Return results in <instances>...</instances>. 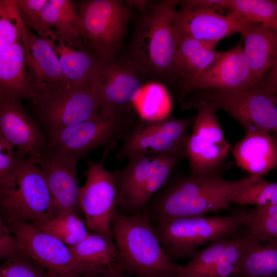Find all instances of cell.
Instances as JSON below:
<instances>
[{
    "instance_id": "5bb4252c",
    "label": "cell",
    "mask_w": 277,
    "mask_h": 277,
    "mask_svg": "<svg viewBox=\"0 0 277 277\" xmlns=\"http://www.w3.org/2000/svg\"><path fill=\"white\" fill-rule=\"evenodd\" d=\"M7 226L15 239L18 252L57 276L82 275L69 246L56 238L31 222H19Z\"/></svg>"
},
{
    "instance_id": "44dd1931",
    "label": "cell",
    "mask_w": 277,
    "mask_h": 277,
    "mask_svg": "<svg viewBox=\"0 0 277 277\" xmlns=\"http://www.w3.org/2000/svg\"><path fill=\"white\" fill-rule=\"evenodd\" d=\"M82 275L87 277H127L121 271L115 243L111 237L90 233L69 246Z\"/></svg>"
},
{
    "instance_id": "cb8c5ba5",
    "label": "cell",
    "mask_w": 277,
    "mask_h": 277,
    "mask_svg": "<svg viewBox=\"0 0 277 277\" xmlns=\"http://www.w3.org/2000/svg\"><path fill=\"white\" fill-rule=\"evenodd\" d=\"M25 31L16 41L0 48L1 98L18 102L32 100L27 81Z\"/></svg>"
},
{
    "instance_id": "d6a6232c",
    "label": "cell",
    "mask_w": 277,
    "mask_h": 277,
    "mask_svg": "<svg viewBox=\"0 0 277 277\" xmlns=\"http://www.w3.org/2000/svg\"><path fill=\"white\" fill-rule=\"evenodd\" d=\"M184 109L197 110L193 125L192 133L202 139L220 145L229 144L224 137L213 106L201 102L187 101L182 102Z\"/></svg>"
},
{
    "instance_id": "4fadbf2b",
    "label": "cell",
    "mask_w": 277,
    "mask_h": 277,
    "mask_svg": "<svg viewBox=\"0 0 277 277\" xmlns=\"http://www.w3.org/2000/svg\"><path fill=\"white\" fill-rule=\"evenodd\" d=\"M180 4L173 18L176 36H188L216 46L222 39L236 33L243 35L255 24L232 12L222 14L196 0L180 1Z\"/></svg>"
},
{
    "instance_id": "f35d334b",
    "label": "cell",
    "mask_w": 277,
    "mask_h": 277,
    "mask_svg": "<svg viewBox=\"0 0 277 277\" xmlns=\"http://www.w3.org/2000/svg\"><path fill=\"white\" fill-rule=\"evenodd\" d=\"M14 147L0 135V183L10 175L16 163Z\"/></svg>"
},
{
    "instance_id": "e0dca14e",
    "label": "cell",
    "mask_w": 277,
    "mask_h": 277,
    "mask_svg": "<svg viewBox=\"0 0 277 277\" xmlns=\"http://www.w3.org/2000/svg\"><path fill=\"white\" fill-rule=\"evenodd\" d=\"M244 37L221 55L203 72L180 83V101L190 92L211 89L223 92L254 90L250 72L244 53Z\"/></svg>"
},
{
    "instance_id": "7c38bea8",
    "label": "cell",
    "mask_w": 277,
    "mask_h": 277,
    "mask_svg": "<svg viewBox=\"0 0 277 277\" xmlns=\"http://www.w3.org/2000/svg\"><path fill=\"white\" fill-rule=\"evenodd\" d=\"M35 113L48 141L63 129L97 116L102 104L92 88L71 87L35 103Z\"/></svg>"
},
{
    "instance_id": "d6986e66",
    "label": "cell",
    "mask_w": 277,
    "mask_h": 277,
    "mask_svg": "<svg viewBox=\"0 0 277 277\" xmlns=\"http://www.w3.org/2000/svg\"><path fill=\"white\" fill-rule=\"evenodd\" d=\"M41 38L56 54L71 86L91 88V75L101 60L87 47L81 37H64L50 30Z\"/></svg>"
},
{
    "instance_id": "ffe728a7",
    "label": "cell",
    "mask_w": 277,
    "mask_h": 277,
    "mask_svg": "<svg viewBox=\"0 0 277 277\" xmlns=\"http://www.w3.org/2000/svg\"><path fill=\"white\" fill-rule=\"evenodd\" d=\"M77 162L61 157L42 155L38 162L50 192L53 206L61 212H80L79 186L76 168Z\"/></svg>"
},
{
    "instance_id": "5b68a950",
    "label": "cell",
    "mask_w": 277,
    "mask_h": 277,
    "mask_svg": "<svg viewBox=\"0 0 277 277\" xmlns=\"http://www.w3.org/2000/svg\"><path fill=\"white\" fill-rule=\"evenodd\" d=\"M250 213L241 210L223 216L176 217L153 226L167 254L174 261L191 258L196 249L206 243L237 237Z\"/></svg>"
},
{
    "instance_id": "f1b7e54d",
    "label": "cell",
    "mask_w": 277,
    "mask_h": 277,
    "mask_svg": "<svg viewBox=\"0 0 277 277\" xmlns=\"http://www.w3.org/2000/svg\"><path fill=\"white\" fill-rule=\"evenodd\" d=\"M217 11L228 10L247 21L277 30V0H204Z\"/></svg>"
},
{
    "instance_id": "f546056e",
    "label": "cell",
    "mask_w": 277,
    "mask_h": 277,
    "mask_svg": "<svg viewBox=\"0 0 277 277\" xmlns=\"http://www.w3.org/2000/svg\"><path fill=\"white\" fill-rule=\"evenodd\" d=\"M138 117L154 121L169 116L172 109L170 96L162 84L151 82L144 84L133 103Z\"/></svg>"
},
{
    "instance_id": "7402d4cb",
    "label": "cell",
    "mask_w": 277,
    "mask_h": 277,
    "mask_svg": "<svg viewBox=\"0 0 277 277\" xmlns=\"http://www.w3.org/2000/svg\"><path fill=\"white\" fill-rule=\"evenodd\" d=\"M243 36L252 87L259 90L263 79L277 62V30L255 24Z\"/></svg>"
},
{
    "instance_id": "6da1fadb",
    "label": "cell",
    "mask_w": 277,
    "mask_h": 277,
    "mask_svg": "<svg viewBox=\"0 0 277 277\" xmlns=\"http://www.w3.org/2000/svg\"><path fill=\"white\" fill-rule=\"evenodd\" d=\"M261 177L250 175L235 180L223 178L219 170L170 178L146 208L153 225L176 217L205 216L226 209L237 193Z\"/></svg>"
},
{
    "instance_id": "ab89813d",
    "label": "cell",
    "mask_w": 277,
    "mask_h": 277,
    "mask_svg": "<svg viewBox=\"0 0 277 277\" xmlns=\"http://www.w3.org/2000/svg\"><path fill=\"white\" fill-rule=\"evenodd\" d=\"M18 253L13 234L8 227L0 220V259L6 260Z\"/></svg>"
},
{
    "instance_id": "2e32d148",
    "label": "cell",
    "mask_w": 277,
    "mask_h": 277,
    "mask_svg": "<svg viewBox=\"0 0 277 277\" xmlns=\"http://www.w3.org/2000/svg\"><path fill=\"white\" fill-rule=\"evenodd\" d=\"M23 41L33 104L71 87L56 54L44 39L26 27Z\"/></svg>"
},
{
    "instance_id": "83f0119b",
    "label": "cell",
    "mask_w": 277,
    "mask_h": 277,
    "mask_svg": "<svg viewBox=\"0 0 277 277\" xmlns=\"http://www.w3.org/2000/svg\"><path fill=\"white\" fill-rule=\"evenodd\" d=\"M231 150L230 144L224 146L215 144L191 133L186 142L184 152L191 174L201 175L218 170Z\"/></svg>"
},
{
    "instance_id": "1f68e13d",
    "label": "cell",
    "mask_w": 277,
    "mask_h": 277,
    "mask_svg": "<svg viewBox=\"0 0 277 277\" xmlns=\"http://www.w3.org/2000/svg\"><path fill=\"white\" fill-rule=\"evenodd\" d=\"M232 239L223 238L197 250L185 265H178L177 277H214L219 259Z\"/></svg>"
},
{
    "instance_id": "e575fe53",
    "label": "cell",
    "mask_w": 277,
    "mask_h": 277,
    "mask_svg": "<svg viewBox=\"0 0 277 277\" xmlns=\"http://www.w3.org/2000/svg\"><path fill=\"white\" fill-rule=\"evenodd\" d=\"M25 28L17 6V0H1L0 48L18 39Z\"/></svg>"
},
{
    "instance_id": "8fae6325",
    "label": "cell",
    "mask_w": 277,
    "mask_h": 277,
    "mask_svg": "<svg viewBox=\"0 0 277 277\" xmlns=\"http://www.w3.org/2000/svg\"><path fill=\"white\" fill-rule=\"evenodd\" d=\"M185 99L203 102L226 111L246 133L261 130L277 133L276 105L260 90L223 92L197 89L190 92Z\"/></svg>"
},
{
    "instance_id": "d590c367",
    "label": "cell",
    "mask_w": 277,
    "mask_h": 277,
    "mask_svg": "<svg viewBox=\"0 0 277 277\" xmlns=\"http://www.w3.org/2000/svg\"><path fill=\"white\" fill-rule=\"evenodd\" d=\"M231 202L257 207L277 205V182L265 181L261 177L241 189Z\"/></svg>"
},
{
    "instance_id": "836d02e7",
    "label": "cell",
    "mask_w": 277,
    "mask_h": 277,
    "mask_svg": "<svg viewBox=\"0 0 277 277\" xmlns=\"http://www.w3.org/2000/svg\"><path fill=\"white\" fill-rule=\"evenodd\" d=\"M243 226L245 232L257 240L277 244V205L259 206L251 210L249 219Z\"/></svg>"
},
{
    "instance_id": "30bf717a",
    "label": "cell",
    "mask_w": 277,
    "mask_h": 277,
    "mask_svg": "<svg viewBox=\"0 0 277 277\" xmlns=\"http://www.w3.org/2000/svg\"><path fill=\"white\" fill-rule=\"evenodd\" d=\"M117 144L104 147L98 161L87 160L86 181L81 187L80 205L90 232L111 237V224L117 209V191L113 172L104 167V162Z\"/></svg>"
},
{
    "instance_id": "60d3db41",
    "label": "cell",
    "mask_w": 277,
    "mask_h": 277,
    "mask_svg": "<svg viewBox=\"0 0 277 277\" xmlns=\"http://www.w3.org/2000/svg\"><path fill=\"white\" fill-rule=\"evenodd\" d=\"M259 90L277 105V62L263 79Z\"/></svg>"
},
{
    "instance_id": "d4e9b609",
    "label": "cell",
    "mask_w": 277,
    "mask_h": 277,
    "mask_svg": "<svg viewBox=\"0 0 277 277\" xmlns=\"http://www.w3.org/2000/svg\"><path fill=\"white\" fill-rule=\"evenodd\" d=\"M173 75L180 83L191 80L206 70L221 54L215 46L188 36H176Z\"/></svg>"
},
{
    "instance_id": "9c48e42d",
    "label": "cell",
    "mask_w": 277,
    "mask_h": 277,
    "mask_svg": "<svg viewBox=\"0 0 277 277\" xmlns=\"http://www.w3.org/2000/svg\"><path fill=\"white\" fill-rule=\"evenodd\" d=\"M195 117L148 121L138 118L123 140L115 156L118 161L138 154H181L185 157V147Z\"/></svg>"
},
{
    "instance_id": "74e56055",
    "label": "cell",
    "mask_w": 277,
    "mask_h": 277,
    "mask_svg": "<svg viewBox=\"0 0 277 277\" xmlns=\"http://www.w3.org/2000/svg\"><path fill=\"white\" fill-rule=\"evenodd\" d=\"M48 0H17V6L26 27L36 32L42 11Z\"/></svg>"
},
{
    "instance_id": "ac0fdd59",
    "label": "cell",
    "mask_w": 277,
    "mask_h": 277,
    "mask_svg": "<svg viewBox=\"0 0 277 277\" xmlns=\"http://www.w3.org/2000/svg\"><path fill=\"white\" fill-rule=\"evenodd\" d=\"M0 135L16 148V156L38 163L49 142L40 123L27 112L22 102L1 98Z\"/></svg>"
},
{
    "instance_id": "7a4b0ae2",
    "label": "cell",
    "mask_w": 277,
    "mask_h": 277,
    "mask_svg": "<svg viewBox=\"0 0 277 277\" xmlns=\"http://www.w3.org/2000/svg\"><path fill=\"white\" fill-rule=\"evenodd\" d=\"M111 236L119 267L134 277H177L178 265L167 254L154 230L146 208L132 215L115 211Z\"/></svg>"
},
{
    "instance_id": "484cf974",
    "label": "cell",
    "mask_w": 277,
    "mask_h": 277,
    "mask_svg": "<svg viewBox=\"0 0 277 277\" xmlns=\"http://www.w3.org/2000/svg\"><path fill=\"white\" fill-rule=\"evenodd\" d=\"M246 233L239 260L230 277H277V244L260 242Z\"/></svg>"
},
{
    "instance_id": "8d00e7d4",
    "label": "cell",
    "mask_w": 277,
    "mask_h": 277,
    "mask_svg": "<svg viewBox=\"0 0 277 277\" xmlns=\"http://www.w3.org/2000/svg\"><path fill=\"white\" fill-rule=\"evenodd\" d=\"M0 277H49V274L27 256L18 252L1 265Z\"/></svg>"
},
{
    "instance_id": "8992f818",
    "label": "cell",
    "mask_w": 277,
    "mask_h": 277,
    "mask_svg": "<svg viewBox=\"0 0 277 277\" xmlns=\"http://www.w3.org/2000/svg\"><path fill=\"white\" fill-rule=\"evenodd\" d=\"M181 154H138L113 172L117 191V209L132 215L143 211L165 185Z\"/></svg>"
},
{
    "instance_id": "ba28073f",
    "label": "cell",
    "mask_w": 277,
    "mask_h": 277,
    "mask_svg": "<svg viewBox=\"0 0 277 277\" xmlns=\"http://www.w3.org/2000/svg\"><path fill=\"white\" fill-rule=\"evenodd\" d=\"M82 21L81 38L100 60L115 59L130 19V6L119 0L76 2Z\"/></svg>"
},
{
    "instance_id": "277c9868",
    "label": "cell",
    "mask_w": 277,
    "mask_h": 277,
    "mask_svg": "<svg viewBox=\"0 0 277 277\" xmlns=\"http://www.w3.org/2000/svg\"><path fill=\"white\" fill-rule=\"evenodd\" d=\"M180 1L166 0L148 5L134 33V63L159 76L173 75L176 38L173 18Z\"/></svg>"
},
{
    "instance_id": "4316f807",
    "label": "cell",
    "mask_w": 277,
    "mask_h": 277,
    "mask_svg": "<svg viewBox=\"0 0 277 277\" xmlns=\"http://www.w3.org/2000/svg\"><path fill=\"white\" fill-rule=\"evenodd\" d=\"M82 25L76 3L71 0H48L36 32L41 37L46 32L53 30L62 36L75 38L80 37Z\"/></svg>"
},
{
    "instance_id": "4dcf8cb0",
    "label": "cell",
    "mask_w": 277,
    "mask_h": 277,
    "mask_svg": "<svg viewBox=\"0 0 277 277\" xmlns=\"http://www.w3.org/2000/svg\"><path fill=\"white\" fill-rule=\"evenodd\" d=\"M31 223L68 246L78 244L90 233L85 221L76 212H61L48 222Z\"/></svg>"
},
{
    "instance_id": "603a6c76",
    "label": "cell",
    "mask_w": 277,
    "mask_h": 277,
    "mask_svg": "<svg viewBox=\"0 0 277 277\" xmlns=\"http://www.w3.org/2000/svg\"><path fill=\"white\" fill-rule=\"evenodd\" d=\"M237 165L262 177L277 167V142L268 131L247 133L232 149Z\"/></svg>"
},
{
    "instance_id": "9a60e30c",
    "label": "cell",
    "mask_w": 277,
    "mask_h": 277,
    "mask_svg": "<svg viewBox=\"0 0 277 277\" xmlns=\"http://www.w3.org/2000/svg\"><path fill=\"white\" fill-rule=\"evenodd\" d=\"M138 67L133 63L100 60L91 75L90 86L98 96L102 110L127 113L142 86Z\"/></svg>"
},
{
    "instance_id": "52a82bcc",
    "label": "cell",
    "mask_w": 277,
    "mask_h": 277,
    "mask_svg": "<svg viewBox=\"0 0 277 277\" xmlns=\"http://www.w3.org/2000/svg\"><path fill=\"white\" fill-rule=\"evenodd\" d=\"M132 111L104 110L95 117L68 127L48 142L43 155L77 162L95 148L123 140L138 119Z\"/></svg>"
},
{
    "instance_id": "b9f144b4",
    "label": "cell",
    "mask_w": 277,
    "mask_h": 277,
    "mask_svg": "<svg viewBox=\"0 0 277 277\" xmlns=\"http://www.w3.org/2000/svg\"><path fill=\"white\" fill-rule=\"evenodd\" d=\"M48 274H49V277H61V276L56 275L54 273H52V272H51L50 271H48Z\"/></svg>"
},
{
    "instance_id": "3957f363",
    "label": "cell",
    "mask_w": 277,
    "mask_h": 277,
    "mask_svg": "<svg viewBox=\"0 0 277 277\" xmlns=\"http://www.w3.org/2000/svg\"><path fill=\"white\" fill-rule=\"evenodd\" d=\"M38 163L16 156L10 175L0 183V220L6 225L45 223L58 214Z\"/></svg>"
}]
</instances>
